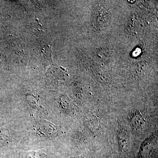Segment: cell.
<instances>
[{
    "label": "cell",
    "instance_id": "7a4b0ae2",
    "mask_svg": "<svg viewBox=\"0 0 158 158\" xmlns=\"http://www.w3.org/2000/svg\"><path fill=\"white\" fill-rule=\"evenodd\" d=\"M118 147L122 152H126L128 148L129 138L126 130L122 127H118L117 133Z\"/></svg>",
    "mask_w": 158,
    "mask_h": 158
},
{
    "label": "cell",
    "instance_id": "277c9868",
    "mask_svg": "<svg viewBox=\"0 0 158 158\" xmlns=\"http://www.w3.org/2000/svg\"><path fill=\"white\" fill-rule=\"evenodd\" d=\"M26 158H48L44 154L41 153L36 152H29Z\"/></svg>",
    "mask_w": 158,
    "mask_h": 158
},
{
    "label": "cell",
    "instance_id": "6da1fadb",
    "mask_svg": "<svg viewBox=\"0 0 158 158\" xmlns=\"http://www.w3.org/2000/svg\"><path fill=\"white\" fill-rule=\"evenodd\" d=\"M130 120L132 127L136 131H142L146 125V117L141 111L138 110L133 111Z\"/></svg>",
    "mask_w": 158,
    "mask_h": 158
},
{
    "label": "cell",
    "instance_id": "3957f363",
    "mask_svg": "<svg viewBox=\"0 0 158 158\" xmlns=\"http://www.w3.org/2000/svg\"><path fill=\"white\" fill-rule=\"evenodd\" d=\"M96 11L98 12L97 14H96V16H95V21L97 23V25L101 26V27H103L105 25L107 24L109 22L108 11L104 8L102 10L100 8L99 11Z\"/></svg>",
    "mask_w": 158,
    "mask_h": 158
},
{
    "label": "cell",
    "instance_id": "5b68a950",
    "mask_svg": "<svg viewBox=\"0 0 158 158\" xmlns=\"http://www.w3.org/2000/svg\"><path fill=\"white\" fill-rule=\"evenodd\" d=\"M71 158H84L83 157H73Z\"/></svg>",
    "mask_w": 158,
    "mask_h": 158
}]
</instances>
